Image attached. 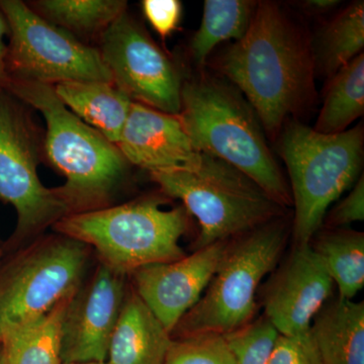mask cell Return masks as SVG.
Masks as SVG:
<instances>
[{
  "mask_svg": "<svg viewBox=\"0 0 364 364\" xmlns=\"http://www.w3.org/2000/svg\"><path fill=\"white\" fill-rule=\"evenodd\" d=\"M364 47V4L352 2L321 31L313 49L315 70L331 78Z\"/></svg>",
  "mask_w": 364,
  "mask_h": 364,
  "instance_id": "22",
  "label": "cell"
},
{
  "mask_svg": "<svg viewBox=\"0 0 364 364\" xmlns=\"http://www.w3.org/2000/svg\"><path fill=\"white\" fill-rule=\"evenodd\" d=\"M100 54L114 85L131 100L178 116L182 88L178 71L126 11L104 31Z\"/></svg>",
  "mask_w": 364,
  "mask_h": 364,
  "instance_id": "11",
  "label": "cell"
},
{
  "mask_svg": "<svg viewBox=\"0 0 364 364\" xmlns=\"http://www.w3.org/2000/svg\"><path fill=\"white\" fill-rule=\"evenodd\" d=\"M6 87L45 117L46 153L66 178L55 189L69 215L105 208L128 163L116 144L69 111L52 85L9 78Z\"/></svg>",
  "mask_w": 364,
  "mask_h": 364,
  "instance_id": "3",
  "label": "cell"
},
{
  "mask_svg": "<svg viewBox=\"0 0 364 364\" xmlns=\"http://www.w3.org/2000/svg\"><path fill=\"white\" fill-rule=\"evenodd\" d=\"M334 282L309 245H294L289 256L261 284L264 317L282 336L310 332L315 316L332 298Z\"/></svg>",
  "mask_w": 364,
  "mask_h": 364,
  "instance_id": "12",
  "label": "cell"
},
{
  "mask_svg": "<svg viewBox=\"0 0 364 364\" xmlns=\"http://www.w3.org/2000/svg\"><path fill=\"white\" fill-rule=\"evenodd\" d=\"M364 219V177L361 176L353 188L343 200L327 213L324 222L326 229H343Z\"/></svg>",
  "mask_w": 364,
  "mask_h": 364,
  "instance_id": "28",
  "label": "cell"
},
{
  "mask_svg": "<svg viewBox=\"0 0 364 364\" xmlns=\"http://www.w3.org/2000/svg\"><path fill=\"white\" fill-rule=\"evenodd\" d=\"M215 65L244 93L269 138H277L287 117L315 95L312 45L275 2H257L247 32Z\"/></svg>",
  "mask_w": 364,
  "mask_h": 364,
  "instance_id": "1",
  "label": "cell"
},
{
  "mask_svg": "<svg viewBox=\"0 0 364 364\" xmlns=\"http://www.w3.org/2000/svg\"><path fill=\"white\" fill-rule=\"evenodd\" d=\"M257 2L249 0H205L202 23L191 42V52L198 65L225 41L241 40L247 32Z\"/></svg>",
  "mask_w": 364,
  "mask_h": 364,
  "instance_id": "23",
  "label": "cell"
},
{
  "mask_svg": "<svg viewBox=\"0 0 364 364\" xmlns=\"http://www.w3.org/2000/svg\"><path fill=\"white\" fill-rule=\"evenodd\" d=\"M53 87L69 111L117 145L133 104L126 93L102 81H64Z\"/></svg>",
  "mask_w": 364,
  "mask_h": 364,
  "instance_id": "18",
  "label": "cell"
},
{
  "mask_svg": "<svg viewBox=\"0 0 364 364\" xmlns=\"http://www.w3.org/2000/svg\"><path fill=\"white\" fill-rule=\"evenodd\" d=\"M0 364H6V358H4V350H2L1 345H0Z\"/></svg>",
  "mask_w": 364,
  "mask_h": 364,
  "instance_id": "32",
  "label": "cell"
},
{
  "mask_svg": "<svg viewBox=\"0 0 364 364\" xmlns=\"http://www.w3.org/2000/svg\"><path fill=\"white\" fill-rule=\"evenodd\" d=\"M291 231L279 217L228 241L202 298L182 317L172 338L200 333L226 335L252 322L263 279L279 264Z\"/></svg>",
  "mask_w": 364,
  "mask_h": 364,
  "instance_id": "6",
  "label": "cell"
},
{
  "mask_svg": "<svg viewBox=\"0 0 364 364\" xmlns=\"http://www.w3.org/2000/svg\"><path fill=\"white\" fill-rule=\"evenodd\" d=\"M90 250L63 235L36 239L0 270V338L51 311L83 284Z\"/></svg>",
  "mask_w": 364,
  "mask_h": 364,
  "instance_id": "8",
  "label": "cell"
},
{
  "mask_svg": "<svg viewBox=\"0 0 364 364\" xmlns=\"http://www.w3.org/2000/svg\"><path fill=\"white\" fill-rule=\"evenodd\" d=\"M323 364H364V304L330 299L311 325Z\"/></svg>",
  "mask_w": 364,
  "mask_h": 364,
  "instance_id": "17",
  "label": "cell"
},
{
  "mask_svg": "<svg viewBox=\"0 0 364 364\" xmlns=\"http://www.w3.org/2000/svg\"><path fill=\"white\" fill-rule=\"evenodd\" d=\"M269 364H323L311 332L299 336L279 335Z\"/></svg>",
  "mask_w": 364,
  "mask_h": 364,
  "instance_id": "27",
  "label": "cell"
},
{
  "mask_svg": "<svg viewBox=\"0 0 364 364\" xmlns=\"http://www.w3.org/2000/svg\"><path fill=\"white\" fill-rule=\"evenodd\" d=\"M329 273L338 298L352 299L364 287V234L347 229H326L310 243Z\"/></svg>",
  "mask_w": 364,
  "mask_h": 364,
  "instance_id": "20",
  "label": "cell"
},
{
  "mask_svg": "<svg viewBox=\"0 0 364 364\" xmlns=\"http://www.w3.org/2000/svg\"><path fill=\"white\" fill-rule=\"evenodd\" d=\"M143 11L155 31L166 38L178 26L181 18V4L178 0H145Z\"/></svg>",
  "mask_w": 364,
  "mask_h": 364,
  "instance_id": "29",
  "label": "cell"
},
{
  "mask_svg": "<svg viewBox=\"0 0 364 364\" xmlns=\"http://www.w3.org/2000/svg\"><path fill=\"white\" fill-rule=\"evenodd\" d=\"M64 364H109L107 361L105 363H64Z\"/></svg>",
  "mask_w": 364,
  "mask_h": 364,
  "instance_id": "33",
  "label": "cell"
},
{
  "mask_svg": "<svg viewBox=\"0 0 364 364\" xmlns=\"http://www.w3.org/2000/svg\"><path fill=\"white\" fill-rule=\"evenodd\" d=\"M73 296L37 320L2 335L0 345L6 364H62L63 322Z\"/></svg>",
  "mask_w": 364,
  "mask_h": 364,
  "instance_id": "19",
  "label": "cell"
},
{
  "mask_svg": "<svg viewBox=\"0 0 364 364\" xmlns=\"http://www.w3.org/2000/svg\"><path fill=\"white\" fill-rule=\"evenodd\" d=\"M9 31L6 18L0 13V88L6 87L9 82V74L6 66L7 49L4 44V38Z\"/></svg>",
  "mask_w": 364,
  "mask_h": 364,
  "instance_id": "30",
  "label": "cell"
},
{
  "mask_svg": "<svg viewBox=\"0 0 364 364\" xmlns=\"http://www.w3.org/2000/svg\"><path fill=\"white\" fill-rule=\"evenodd\" d=\"M340 1L337 0H309V1L303 2V7L306 11L311 14H326L329 13L333 9H335Z\"/></svg>",
  "mask_w": 364,
  "mask_h": 364,
  "instance_id": "31",
  "label": "cell"
},
{
  "mask_svg": "<svg viewBox=\"0 0 364 364\" xmlns=\"http://www.w3.org/2000/svg\"><path fill=\"white\" fill-rule=\"evenodd\" d=\"M149 198L112 208L70 214L54 225L57 233L97 251L100 262L123 275L139 268L181 259L188 230L184 207L164 210Z\"/></svg>",
  "mask_w": 364,
  "mask_h": 364,
  "instance_id": "4",
  "label": "cell"
},
{
  "mask_svg": "<svg viewBox=\"0 0 364 364\" xmlns=\"http://www.w3.org/2000/svg\"><path fill=\"white\" fill-rule=\"evenodd\" d=\"M164 364H236L226 337L200 333L173 338Z\"/></svg>",
  "mask_w": 364,
  "mask_h": 364,
  "instance_id": "26",
  "label": "cell"
},
{
  "mask_svg": "<svg viewBox=\"0 0 364 364\" xmlns=\"http://www.w3.org/2000/svg\"><path fill=\"white\" fill-rule=\"evenodd\" d=\"M236 364H269L279 333L264 316L225 335Z\"/></svg>",
  "mask_w": 364,
  "mask_h": 364,
  "instance_id": "25",
  "label": "cell"
},
{
  "mask_svg": "<svg viewBox=\"0 0 364 364\" xmlns=\"http://www.w3.org/2000/svg\"><path fill=\"white\" fill-rule=\"evenodd\" d=\"M150 176L198 220L195 250L252 231L280 217L284 208L245 174L205 153L191 168Z\"/></svg>",
  "mask_w": 364,
  "mask_h": 364,
  "instance_id": "7",
  "label": "cell"
},
{
  "mask_svg": "<svg viewBox=\"0 0 364 364\" xmlns=\"http://www.w3.org/2000/svg\"><path fill=\"white\" fill-rule=\"evenodd\" d=\"M178 117L198 152L238 169L280 207L293 205L257 114L236 88L208 76L184 83Z\"/></svg>",
  "mask_w": 364,
  "mask_h": 364,
  "instance_id": "2",
  "label": "cell"
},
{
  "mask_svg": "<svg viewBox=\"0 0 364 364\" xmlns=\"http://www.w3.org/2000/svg\"><path fill=\"white\" fill-rule=\"evenodd\" d=\"M117 147L127 161L149 173L191 168L202 155L178 116L140 102L132 104Z\"/></svg>",
  "mask_w": 364,
  "mask_h": 364,
  "instance_id": "15",
  "label": "cell"
},
{
  "mask_svg": "<svg viewBox=\"0 0 364 364\" xmlns=\"http://www.w3.org/2000/svg\"><path fill=\"white\" fill-rule=\"evenodd\" d=\"M126 275L100 262L72 296L62 332V364L105 363L127 294Z\"/></svg>",
  "mask_w": 364,
  "mask_h": 364,
  "instance_id": "13",
  "label": "cell"
},
{
  "mask_svg": "<svg viewBox=\"0 0 364 364\" xmlns=\"http://www.w3.org/2000/svg\"><path fill=\"white\" fill-rule=\"evenodd\" d=\"M38 151L32 124L16 100L0 90V200L16 213L14 245L36 240L48 227L69 215L56 189L38 174Z\"/></svg>",
  "mask_w": 364,
  "mask_h": 364,
  "instance_id": "10",
  "label": "cell"
},
{
  "mask_svg": "<svg viewBox=\"0 0 364 364\" xmlns=\"http://www.w3.org/2000/svg\"><path fill=\"white\" fill-rule=\"evenodd\" d=\"M36 13L66 31L91 33L107 30L124 13L121 0H41Z\"/></svg>",
  "mask_w": 364,
  "mask_h": 364,
  "instance_id": "24",
  "label": "cell"
},
{
  "mask_svg": "<svg viewBox=\"0 0 364 364\" xmlns=\"http://www.w3.org/2000/svg\"><path fill=\"white\" fill-rule=\"evenodd\" d=\"M2 257H4V248H2L1 244H0V267H1Z\"/></svg>",
  "mask_w": 364,
  "mask_h": 364,
  "instance_id": "34",
  "label": "cell"
},
{
  "mask_svg": "<svg viewBox=\"0 0 364 364\" xmlns=\"http://www.w3.org/2000/svg\"><path fill=\"white\" fill-rule=\"evenodd\" d=\"M364 112V54L358 55L339 69L330 80L324 105L314 130L324 135H337Z\"/></svg>",
  "mask_w": 364,
  "mask_h": 364,
  "instance_id": "21",
  "label": "cell"
},
{
  "mask_svg": "<svg viewBox=\"0 0 364 364\" xmlns=\"http://www.w3.org/2000/svg\"><path fill=\"white\" fill-rule=\"evenodd\" d=\"M172 341L171 333L133 289L127 291L107 361L109 364H164Z\"/></svg>",
  "mask_w": 364,
  "mask_h": 364,
  "instance_id": "16",
  "label": "cell"
},
{
  "mask_svg": "<svg viewBox=\"0 0 364 364\" xmlns=\"http://www.w3.org/2000/svg\"><path fill=\"white\" fill-rule=\"evenodd\" d=\"M227 243L213 244L181 259L148 265L132 273L134 291L171 335L182 317L202 298Z\"/></svg>",
  "mask_w": 364,
  "mask_h": 364,
  "instance_id": "14",
  "label": "cell"
},
{
  "mask_svg": "<svg viewBox=\"0 0 364 364\" xmlns=\"http://www.w3.org/2000/svg\"><path fill=\"white\" fill-rule=\"evenodd\" d=\"M11 31L6 66L14 79L32 82L102 81L114 83L100 51L45 20L20 0H0Z\"/></svg>",
  "mask_w": 364,
  "mask_h": 364,
  "instance_id": "9",
  "label": "cell"
},
{
  "mask_svg": "<svg viewBox=\"0 0 364 364\" xmlns=\"http://www.w3.org/2000/svg\"><path fill=\"white\" fill-rule=\"evenodd\" d=\"M363 138L360 126L337 135L318 133L296 121L284 128L279 153L291 181L294 245H309L330 205L358 181Z\"/></svg>",
  "mask_w": 364,
  "mask_h": 364,
  "instance_id": "5",
  "label": "cell"
}]
</instances>
